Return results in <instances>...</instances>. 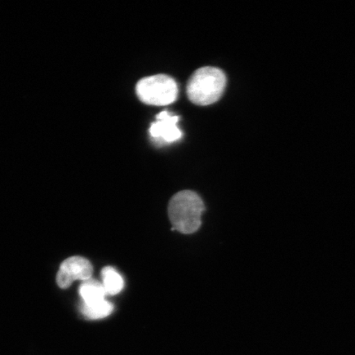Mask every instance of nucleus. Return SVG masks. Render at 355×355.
I'll return each instance as SVG.
<instances>
[{"label": "nucleus", "mask_w": 355, "mask_h": 355, "mask_svg": "<svg viewBox=\"0 0 355 355\" xmlns=\"http://www.w3.org/2000/svg\"><path fill=\"white\" fill-rule=\"evenodd\" d=\"M204 210L205 206L196 193L184 190L176 193L168 208L173 230L185 234L196 232L202 225Z\"/></svg>", "instance_id": "nucleus-1"}, {"label": "nucleus", "mask_w": 355, "mask_h": 355, "mask_svg": "<svg viewBox=\"0 0 355 355\" xmlns=\"http://www.w3.org/2000/svg\"><path fill=\"white\" fill-rule=\"evenodd\" d=\"M225 74L215 67H203L190 78L187 85L189 99L198 105L215 103L223 95Z\"/></svg>", "instance_id": "nucleus-2"}, {"label": "nucleus", "mask_w": 355, "mask_h": 355, "mask_svg": "<svg viewBox=\"0 0 355 355\" xmlns=\"http://www.w3.org/2000/svg\"><path fill=\"white\" fill-rule=\"evenodd\" d=\"M136 92L145 104L167 105L176 101L178 85L175 79L159 74L141 79L137 84Z\"/></svg>", "instance_id": "nucleus-3"}, {"label": "nucleus", "mask_w": 355, "mask_h": 355, "mask_svg": "<svg viewBox=\"0 0 355 355\" xmlns=\"http://www.w3.org/2000/svg\"><path fill=\"white\" fill-rule=\"evenodd\" d=\"M93 269L90 261L82 257H71L62 263L57 274L58 286L69 288L74 281H87L91 278Z\"/></svg>", "instance_id": "nucleus-4"}, {"label": "nucleus", "mask_w": 355, "mask_h": 355, "mask_svg": "<svg viewBox=\"0 0 355 355\" xmlns=\"http://www.w3.org/2000/svg\"><path fill=\"white\" fill-rule=\"evenodd\" d=\"M179 121V116L171 115L167 111H162L157 115V121L153 123L150 127V136L166 143H174L182 137V132L177 126Z\"/></svg>", "instance_id": "nucleus-5"}, {"label": "nucleus", "mask_w": 355, "mask_h": 355, "mask_svg": "<svg viewBox=\"0 0 355 355\" xmlns=\"http://www.w3.org/2000/svg\"><path fill=\"white\" fill-rule=\"evenodd\" d=\"M80 295L83 299L84 304H93L105 300L106 293L103 285L95 279H89L84 281L80 286Z\"/></svg>", "instance_id": "nucleus-6"}, {"label": "nucleus", "mask_w": 355, "mask_h": 355, "mask_svg": "<svg viewBox=\"0 0 355 355\" xmlns=\"http://www.w3.org/2000/svg\"><path fill=\"white\" fill-rule=\"evenodd\" d=\"M102 279L106 295H115L123 290L124 282L122 277L110 266L102 270Z\"/></svg>", "instance_id": "nucleus-7"}, {"label": "nucleus", "mask_w": 355, "mask_h": 355, "mask_svg": "<svg viewBox=\"0 0 355 355\" xmlns=\"http://www.w3.org/2000/svg\"><path fill=\"white\" fill-rule=\"evenodd\" d=\"M113 310V304L106 300L90 305L83 304L82 306V313L84 316L89 319H92V320L108 317L109 315L112 313Z\"/></svg>", "instance_id": "nucleus-8"}]
</instances>
